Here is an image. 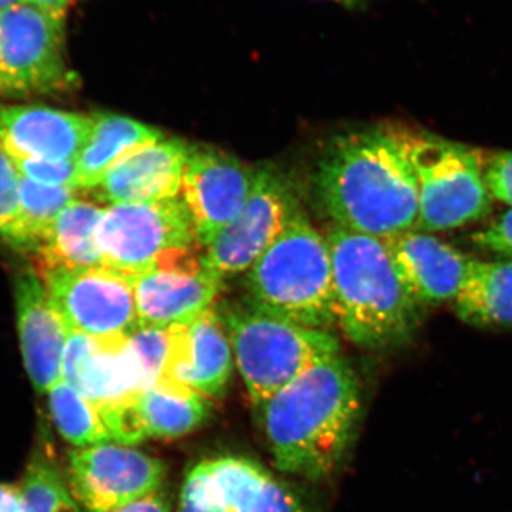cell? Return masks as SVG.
Instances as JSON below:
<instances>
[{
    "mask_svg": "<svg viewBox=\"0 0 512 512\" xmlns=\"http://www.w3.org/2000/svg\"><path fill=\"white\" fill-rule=\"evenodd\" d=\"M74 188L49 187L20 177L19 220L9 245L35 252L60 212L74 200Z\"/></svg>",
    "mask_w": 512,
    "mask_h": 512,
    "instance_id": "obj_25",
    "label": "cell"
},
{
    "mask_svg": "<svg viewBox=\"0 0 512 512\" xmlns=\"http://www.w3.org/2000/svg\"><path fill=\"white\" fill-rule=\"evenodd\" d=\"M332 259L336 325L360 348L409 343L424 309L407 295L383 239L332 225L325 232Z\"/></svg>",
    "mask_w": 512,
    "mask_h": 512,
    "instance_id": "obj_3",
    "label": "cell"
},
{
    "mask_svg": "<svg viewBox=\"0 0 512 512\" xmlns=\"http://www.w3.org/2000/svg\"><path fill=\"white\" fill-rule=\"evenodd\" d=\"M20 2V0H0V12L9 8V6L15 5V3Z\"/></svg>",
    "mask_w": 512,
    "mask_h": 512,
    "instance_id": "obj_38",
    "label": "cell"
},
{
    "mask_svg": "<svg viewBox=\"0 0 512 512\" xmlns=\"http://www.w3.org/2000/svg\"><path fill=\"white\" fill-rule=\"evenodd\" d=\"M245 286L258 311L303 328L336 325L328 242L303 212L248 269Z\"/></svg>",
    "mask_w": 512,
    "mask_h": 512,
    "instance_id": "obj_4",
    "label": "cell"
},
{
    "mask_svg": "<svg viewBox=\"0 0 512 512\" xmlns=\"http://www.w3.org/2000/svg\"><path fill=\"white\" fill-rule=\"evenodd\" d=\"M22 177L49 187H72L77 190V161H16Z\"/></svg>",
    "mask_w": 512,
    "mask_h": 512,
    "instance_id": "obj_31",
    "label": "cell"
},
{
    "mask_svg": "<svg viewBox=\"0 0 512 512\" xmlns=\"http://www.w3.org/2000/svg\"><path fill=\"white\" fill-rule=\"evenodd\" d=\"M188 150L190 146L178 138L138 148L117 161L94 192L110 205L180 197Z\"/></svg>",
    "mask_w": 512,
    "mask_h": 512,
    "instance_id": "obj_19",
    "label": "cell"
},
{
    "mask_svg": "<svg viewBox=\"0 0 512 512\" xmlns=\"http://www.w3.org/2000/svg\"><path fill=\"white\" fill-rule=\"evenodd\" d=\"M0 512H25L18 485L0 483Z\"/></svg>",
    "mask_w": 512,
    "mask_h": 512,
    "instance_id": "obj_35",
    "label": "cell"
},
{
    "mask_svg": "<svg viewBox=\"0 0 512 512\" xmlns=\"http://www.w3.org/2000/svg\"><path fill=\"white\" fill-rule=\"evenodd\" d=\"M47 394L50 414L64 440L77 448L113 440L99 409L69 383L60 380Z\"/></svg>",
    "mask_w": 512,
    "mask_h": 512,
    "instance_id": "obj_26",
    "label": "cell"
},
{
    "mask_svg": "<svg viewBox=\"0 0 512 512\" xmlns=\"http://www.w3.org/2000/svg\"><path fill=\"white\" fill-rule=\"evenodd\" d=\"M412 165L423 232L451 231L483 220L493 208L484 153L427 131L399 130Z\"/></svg>",
    "mask_w": 512,
    "mask_h": 512,
    "instance_id": "obj_5",
    "label": "cell"
},
{
    "mask_svg": "<svg viewBox=\"0 0 512 512\" xmlns=\"http://www.w3.org/2000/svg\"><path fill=\"white\" fill-rule=\"evenodd\" d=\"M458 318L483 329L512 328V259H474L454 299Z\"/></svg>",
    "mask_w": 512,
    "mask_h": 512,
    "instance_id": "obj_22",
    "label": "cell"
},
{
    "mask_svg": "<svg viewBox=\"0 0 512 512\" xmlns=\"http://www.w3.org/2000/svg\"><path fill=\"white\" fill-rule=\"evenodd\" d=\"M37 274L70 332L96 338L131 336L140 326L133 286L126 276L104 266L47 269Z\"/></svg>",
    "mask_w": 512,
    "mask_h": 512,
    "instance_id": "obj_10",
    "label": "cell"
},
{
    "mask_svg": "<svg viewBox=\"0 0 512 512\" xmlns=\"http://www.w3.org/2000/svg\"><path fill=\"white\" fill-rule=\"evenodd\" d=\"M320 204L333 225L379 239L417 227L416 178L397 128L335 138L316 173Z\"/></svg>",
    "mask_w": 512,
    "mask_h": 512,
    "instance_id": "obj_1",
    "label": "cell"
},
{
    "mask_svg": "<svg viewBox=\"0 0 512 512\" xmlns=\"http://www.w3.org/2000/svg\"><path fill=\"white\" fill-rule=\"evenodd\" d=\"M299 212L296 191L285 175L256 171L244 208L202 255L204 265L222 279L247 272Z\"/></svg>",
    "mask_w": 512,
    "mask_h": 512,
    "instance_id": "obj_9",
    "label": "cell"
},
{
    "mask_svg": "<svg viewBox=\"0 0 512 512\" xmlns=\"http://www.w3.org/2000/svg\"><path fill=\"white\" fill-rule=\"evenodd\" d=\"M94 126V117L52 107H0V144L15 161H77Z\"/></svg>",
    "mask_w": 512,
    "mask_h": 512,
    "instance_id": "obj_17",
    "label": "cell"
},
{
    "mask_svg": "<svg viewBox=\"0 0 512 512\" xmlns=\"http://www.w3.org/2000/svg\"><path fill=\"white\" fill-rule=\"evenodd\" d=\"M484 173L494 201L512 207V151H485Z\"/></svg>",
    "mask_w": 512,
    "mask_h": 512,
    "instance_id": "obj_32",
    "label": "cell"
},
{
    "mask_svg": "<svg viewBox=\"0 0 512 512\" xmlns=\"http://www.w3.org/2000/svg\"><path fill=\"white\" fill-rule=\"evenodd\" d=\"M180 512H229L212 476L210 460L201 461L185 477Z\"/></svg>",
    "mask_w": 512,
    "mask_h": 512,
    "instance_id": "obj_28",
    "label": "cell"
},
{
    "mask_svg": "<svg viewBox=\"0 0 512 512\" xmlns=\"http://www.w3.org/2000/svg\"><path fill=\"white\" fill-rule=\"evenodd\" d=\"M62 380L100 413L134 402L147 389L130 336H87L73 332L64 349Z\"/></svg>",
    "mask_w": 512,
    "mask_h": 512,
    "instance_id": "obj_14",
    "label": "cell"
},
{
    "mask_svg": "<svg viewBox=\"0 0 512 512\" xmlns=\"http://www.w3.org/2000/svg\"><path fill=\"white\" fill-rule=\"evenodd\" d=\"M137 410L147 439H177L204 423L211 402L183 384L161 379L138 396Z\"/></svg>",
    "mask_w": 512,
    "mask_h": 512,
    "instance_id": "obj_24",
    "label": "cell"
},
{
    "mask_svg": "<svg viewBox=\"0 0 512 512\" xmlns=\"http://www.w3.org/2000/svg\"><path fill=\"white\" fill-rule=\"evenodd\" d=\"M164 140L157 128L119 114H99L77 160V190L94 191L117 161L138 148Z\"/></svg>",
    "mask_w": 512,
    "mask_h": 512,
    "instance_id": "obj_23",
    "label": "cell"
},
{
    "mask_svg": "<svg viewBox=\"0 0 512 512\" xmlns=\"http://www.w3.org/2000/svg\"><path fill=\"white\" fill-rule=\"evenodd\" d=\"M15 302L26 372L37 392L49 393L62 380L64 349L72 332L35 269L16 275Z\"/></svg>",
    "mask_w": 512,
    "mask_h": 512,
    "instance_id": "obj_15",
    "label": "cell"
},
{
    "mask_svg": "<svg viewBox=\"0 0 512 512\" xmlns=\"http://www.w3.org/2000/svg\"><path fill=\"white\" fill-rule=\"evenodd\" d=\"M471 241L485 251L512 259V207L474 232Z\"/></svg>",
    "mask_w": 512,
    "mask_h": 512,
    "instance_id": "obj_33",
    "label": "cell"
},
{
    "mask_svg": "<svg viewBox=\"0 0 512 512\" xmlns=\"http://www.w3.org/2000/svg\"><path fill=\"white\" fill-rule=\"evenodd\" d=\"M210 467L229 512H305L295 494L254 461L221 457Z\"/></svg>",
    "mask_w": 512,
    "mask_h": 512,
    "instance_id": "obj_21",
    "label": "cell"
},
{
    "mask_svg": "<svg viewBox=\"0 0 512 512\" xmlns=\"http://www.w3.org/2000/svg\"><path fill=\"white\" fill-rule=\"evenodd\" d=\"M130 282L140 326L168 329L210 311L224 279L204 265L194 248H184L164 255Z\"/></svg>",
    "mask_w": 512,
    "mask_h": 512,
    "instance_id": "obj_11",
    "label": "cell"
},
{
    "mask_svg": "<svg viewBox=\"0 0 512 512\" xmlns=\"http://www.w3.org/2000/svg\"><path fill=\"white\" fill-rule=\"evenodd\" d=\"M333 2H338L340 5L350 6V8H355V6L362 5L363 0H333Z\"/></svg>",
    "mask_w": 512,
    "mask_h": 512,
    "instance_id": "obj_37",
    "label": "cell"
},
{
    "mask_svg": "<svg viewBox=\"0 0 512 512\" xmlns=\"http://www.w3.org/2000/svg\"><path fill=\"white\" fill-rule=\"evenodd\" d=\"M170 330V353L163 379L202 394L224 392L234 369V353L220 313L210 309L188 325Z\"/></svg>",
    "mask_w": 512,
    "mask_h": 512,
    "instance_id": "obj_18",
    "label": "cell"
},
{
    "mask_svg": "<svg viewBox=\"0 0 512 512\" xmlns=\"http://www.w3.org/2000/svg\"><path fill=\"white\" fill-rule=\"evenodd\" d=\"M67 12L20 0L0 12V94L67 93L77 84L66 57Z\"/></svg>",
    "mask_w": 512,
    "mask_h": 512,
    "instance_id": "obj_7",
    "label": "cell"
},
{
    "mask_svg": "<svg viewBox=\"0 0 512 512\" xmlns=\"http://www.w3.org/2000/svg\"><path fill=\"white\" fill-rule=\"evenodd\" d=\"M163 461L130 446L103 443L70 453L69 484L89 512H111L158 493L165 480Z\"/></svg>",
    "mask_w": 512,
    "mask_h": 512,
    "instance_id": "obj_12",
    "label": "cell"
},
{
    "mask_svg": "<svg viewBox=\"0 0 512 512\" xmlns=\"http://www.w3.org/2000/svg\"><path fill=\"white\" fill-rule=\"evenodd\" d=\"M26 2L36 3V5L45 6V8L64 10L67 12L69 6L74 0H26Z\"/></svg>",
    "mask_w": 512,
    "mask_h": 512,
    "instance_id": "obj_36",
    "label": "cell"
},
{
    "mask_svg": "<svg viewBox=\"0 0 512 512\" xmlns=\"http://www.w3.org/2000/svg\"><path fill=\"white\" fill-rule=\"evenodd\" d=\"M256 409L276 467L319 480L348 451L362 396L352 366L338 353L309 367Z\"/></svg>",
    "mask_w": 512,
    "mask_h": 512,
    "instance_id": "obj_2",
    "label": "cell"
},
{
    "mask_svg": "<svg viewBox=\"0 0 512 512\" xmlns=\"http://www.w3.org/2000/svg\"><path fill=\"white\" fill-rule=\"evenodd\" d=\"M18 164L0 144V241L10 244L19 220Z\"/></svg>",
    "mask_w": 512,
    "mask_h": 512,
    "instance_id": "obj_30",
    "label": "cell"
},
{
    "mask_svg": "<svg viewBox=\"0 0 512 512\" xmlns=\"http://www.w3.org/2000/svg\"><path fill=\"white\" fill-rule=\"evenodd\" d=\"M104 210L93 202L74 200L67 205L42 244L36 248V271L57 268H100L96 228Z\"/></svg>",
    "mask_w": 512,
    "mask_h": 512,
    "instance_id": "obj_20",
    "label": "cell"
},
{
    "mask_svg": "<svg viewBox=\"0 0 512 512\" xmlns=\"http://www.w3.org/2000/svg\"><path fill=\"white\" fill-rule=\"evenodd\" d=\"M220 316L255 407L315 363L340 353L332 333L303 328L251 305L227 306Z\"/></svg>",
    "mask_w": 512,
    "mask_h": 512,
    "instance_id": "obj_6",
    "label": "cell"
},
{
    "mask_svg": "<svg viewBox=\"0 0 512 512\" xmlns=\"http://www.w3.org/2000/svg\"><path fill=\"white\" fill-rule=\"evenodd\" d=\"M111 512H170V507L163 495L154 493Z\"/></svg>",
    "mask_w": 512,
    "mask_h": 512,
    "instance_id": "obj_34",
    "label": "cell"
},
{
    "mask_svg": "<svg viewBox=\"0 0 512 512\" xmlns=\"http://www.w3.org/2000/svg\"><path fill=\"white\" fill-rule=\"evenodd\" d=\"M256 171L211 147L190 146L181 195L198 244L207 249L238 217L254 185Z\"/></svg>",
    "mask_w": 512,
    "mask_h": 512,
    "instance_id": "obj_13",
    "label": "cell"
},
{
    "mask_svg": "<svg viewBox=\"0 0 512 512\" xmlns=\"http://www.w3.org/2000/svg\"><path fill=\"white\" fill-rule=\"evenodd\" d=\"M407 295L421 309L454 302L473 258L420 229L384 239Z\"/></svg>",
    "mask_w": 512,
    "mask_h": 512,
    "instance_id": "obj_16",
    "label": "cell"
},
{
    "mask_svg": "<svg viewBox=\"0 0 512 512\" xmlns=\"http://www.w3.org/2000/svg\"><path fill=\"white\" fill-rule=\"evenodd\" d=\"M104 268L134 278L174 249L198 244L183 198L110 205L96 228Z\"/></svg>",
    "mask_w": 512,
    "mask_h": 512,
    "instance_id": "obj_8",
    "label": "cell"
},
{
    "mask_svg": "<svg viewBox=\"0 0 512 512\" xmlns=\"http://www.w3.org/2000/svg\"><path fill=\"white\" fill-rule=\"evenodd\" d=\"M19 490L25 512H82L47 453L32 457Z\"/></svg>",
    "mask_w": 512,
    "mask_h": 512,
    "instance_id": "obj_27",
    "label": "cell"
},
{
    "mask_svg": "<svg viewBox=\"0 0 512 512\" xmlns=\"http://www.w3.org/2000/svg\"><path fill=\"white\" fill-rule=\"evenodd\" d=\"M130 339L146 373L148 387L153 386L163 379L170 353V330L138 326Z\"/></svg>",
    "mask_w": 512,
    "mask_h": 512,
    "instance_id": "obj_29",
    "label": "cell"
}]
</instances>
